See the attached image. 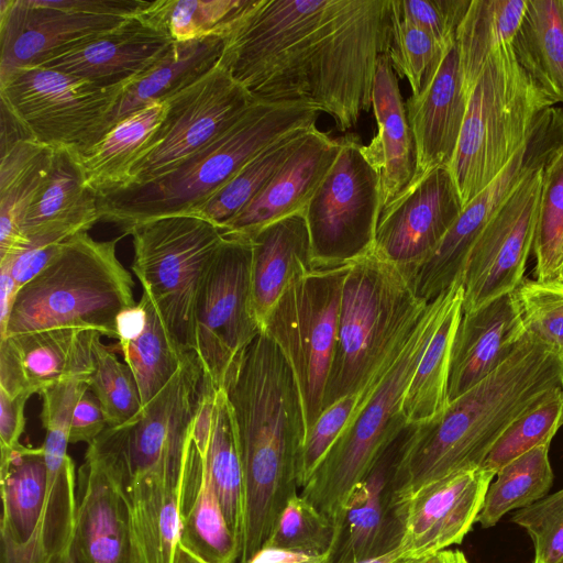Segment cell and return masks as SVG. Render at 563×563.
<instances>
[{"mask_svg": "<svg viewBox=\"0 0 563 563\" xmlns=\"http://www.w3.org/2000/svg\"><path fill=\"white\" fill-rule=\"evenodd\" d=\"M393 0H247L224 26L220 63L264 102H303L339 131L372 108Z\"/></svg>", "mask_w": 563, "mask_h": 563, "instance_id": "cell-1", "label": "cell"}, {"mask_svg": "<svg viewBox=\"0 0 563 563\" xmlns=\"http://www.w3.org/2000/svg\"><path fill=\"white\" fill-rule=\"evenodd\" d=\"M221 387L244 470L241 563L263 548L280 512L297 495L306 421L289 363L263 330L233 360Z\"/></svg>", "mask_w": 563, "mask_h": 563, "instance_id": "cell-2", "label": "cell"}, {"mask_svg": "<svg viewBox=\"0 0 563 563\" xmlns=\"http://www.w3.org/2000/svg\"><path fill=\"white\" fill-rule=\"evenodd\" d=\"M563 387V360L529 334L488 376L417 423L395 477L398 504L453 473L481 467L522 412Z\"/></svg>", "mask_w": 563, "mask_h": 563, "instance_id": "cell-3", "label": "cell"}, {"mask_svg": "<svg viewBox=\"0 0 563 563\" xmlns=\"http://www.w3.org/2000/svg\"><path fill=\"white\" fill-rule=\"evenodd\" d=\"M320 112L303 102L256 100L228 130L168 174L99 196L101 220L126 235L144 222L191 216L268 145L296 130L316 126Z\"/></svg>", "mask_w": 563, "mask_h": 563, "instance_id": "cell-4", "label": "cell"}, {"mask_svg": "<svg viewBox=\"0 0 563 563\" xmlns=\"http://www.w3.org/2000/svg\"><path fill=\"white\" fill-rule=\"evenodd\" d=\"M427 306L410 275L374 252L350 264L321 412L361 393L389 367Z\"/></svg>", "mask_w": 563, "mask_h": 563, "instance_id": "cell-5", "label": "cell"}, {"mask_svg": "<svg viewBox=\"0 0 563 563\" xmlns=\"http://www.w3.org/2000/svg\"><path fill=\"white\" fill-rule=\"evenodd\" d=\"M118 241H98L88 232L66 240L46 267L19 289L0 339L81 328L118 340L120 312L136 305L133 277L117 254Z\"/></svg>", "mask_w": 563, "mask_h": 563, "instance_id": "cell-6", "label": "cell"}, {"mask_svg": "<svg viewBox=\"0 0 563 563\" xmlns=\"http://www.w3.org/2000/svg\"><path fill=\"white\" fill-rule=\"evenodd\" d=\"M463 292L457 279L428 303L406 344L358 405L347 426L317 467L301 496L338 526L353 487L365 476L382 450L408 423L402 401L434 331Z\"/></svg>", "mask_w": 563, "mask_h": 563, "instance_id": "cell-7", "label": "cell"}, {"mask_svg": "<svg viewBox=\"0 0 563 563\" xmlns=\"http://www.w3.org/2000/svg\"><path fill=\"white\" fill-rule=\"evenodd\" d=\"M551 107L519 64L514 43L488 57L468 93L449 167L463 209L501 173Z\"/></svg>", "mask_w": 563, "mask_h": 563, "instance_id": "cell-8", "label": "cell"}, {"mask_svg": "<svg viewBox=\"0 0 563 563\" xmlns=\"http://www.w3.org/2000/svg\"><path fill=\"white\" fill-rule=\"evenodd\" d=\"M0 563H55L74 542L73 459L21 444L0 461Z\"/></svg>", "mask_w": 563, "mask_h": 563, "instance_id": "cell-9", "label": "cell"}, {"mask_svg": "<svg viewBox=\"0 0 563 563\" xmlns=\"http://www.w3.org/2000/svg\"><path fill=\"white\" fill-rule=\"evenodd\" d=\"M132 272L178 346L194 351V312L203 275L222 231L195 216L156 219L134 227Z\"/></svg>", "mask_w": 563, "mask_h": 563, "instance_id": "cell-10", "label": "cell"}, {"mask_svg": "<svg viewBox=\"0 0 563 563\" xmlns=\"http://www.w3.org/2000/svg\"><path fill=\"white\" fill-rule=\"evenodd\" d=\"M350 264L314 267L295 275L262 329L278 345L294 373L306 434L322 410L335 347L342 287Z\"/></svg>", "mask_w": 563, "mask_h": 563, "instance_id": "cell-11", "label": "cell"}, {"mask_svg": "<svg viewBox=\"0 0 563 563\" xmlns=\"http://www.w3.org/2000/svg\"><path fill=\"white\" fill-rule=\"evenodd\" d=\"M130 85L103 87L29 66L0 81V101L41 144L81 153L110 130V117Z\"/></svg>", "mask_w": 563, "mask_h": 563, "instance_id": "cell-12", "label": "cell"}, {"mask_svg": "<svg viewBox=\"0 0 563 563\" xmlns=\"http://www.w3.org/2000/svg\"><path fill=\"white\" fill-rule=\"evenodd\" d=\"M360 141L354 133L340 136L338 157L303 213L313 267L350 264L373 252L380 180Z\"/></svg>", "mask_w": 563, "mask_h": 563, "instance_id": "cell-13", "label": "cell"}, {"mask_svg": "<svg viewBox=\"0 0 563 563\" xmlns=\"http://www.w3.org/2000/svg\"><path fill=\"white\" fill-rule=\"evenodd\" d=\"M145 0H0V81L137 16Z\"/></svg>", "mask_w": 563, "mask_h": 563, "instance_id": "cell-14", "label": "cell"}, {"mask_svg": "<svg viewBox=\"0 0 563 563\" xmlns=\"http://www.w3.org/2000/svg\"><path fill=\"white\" fill-rule=\"evenodd\" d=\"M165 101V118L121 189L168 174L228 130L256 99L219 60L205 76Z\"/></svg>", "mask_w": 563, "mask_h": 563, "instance_id": "cell-15", "label": "cell"}, {"mask_svg": "<svg viewBox=\"0 0 563 563\" xmlns=\"http://www.w3.org/2000/svg\"><path fill=\"white\" fill-rule=\"evenodd\" d=\"M251 263V240L223 236L197 295L194 351L219 387L236 355L262 331L252 308Z\"/></svg>", "mask_w": 563, "mask_h": 563, "instance_id": "cell-16", "label": "cell"}, {"mask_svg": "<svg viewBox=\"0 0 563 563\" xmlns=\"http://www.w3.org/2000/svg\"><path fill=\"white\" fill-rule=\"evenodd\" d=\"M545 162L521 178L474 242L461 275L463 313L512 292L525 278Z\"/></svg>", "mask_w": 563, "mask_h": 563, "instance_id": "cell-17", "label": "cell"}, {"mask_svg": "<svg viewBox=\"0 0 563 563\" xmlns=\"http://www.w3.org/2000/svg\"><path fill=\"white\" fill-rule=\"evenodd\" d=\"M416 428L417 423H407L353 487L325 563H361L399 548L402 530L395 477Z\"/></svg>", "mask_w": 563, "mask_h": 563, "instance_id": "cell-18", "label": "cell"}, {"mask_svg": "<svg viewBox=\"0 0 563 563\" xmlns=\"http://www.w3.org/2000/svg\"><path fill=\"white\" fill-rule=\"evenodd\" d=\"M462 211L450 169L437 167L382 210L373 252L412 278Z\"/></svg>", "mask_w": 563, "mask_h": 563, "instance_id": "cell-19", "label": "cell"}, {"mask_svg": "<svg viewBox=\"0 0 563 563\" xmlns=\"http://www.w3.org/2000/svg\"><path fill=\"white\" fill-rule=\"evenodd\" d=\"M496 474L463 470L432 482L398 507L401 559L418 558L460 544L476 522Z\"/></svg>", "mask_w": 563, "mask_h": 563, "instance_id": "cell-20", "label": "cell"}, {"mask_svg": "<svg viewBox=\"0 0 563 563\" xmlns=\"http://www.w3.org/2000/svg\"><path fill=\"white\" fill-rule=\"evenodd\" d=\"M91 444L104 460L125 504L131 563H175L181 533L185 460L129 474L118 468L96 441Z\"/></svg>", "mask_w": 563, "mask_h": 563, "instance_id": "cell-21", "label": "cell"}, {"mask_svg": "<svg viewBox=\"0 0 563 563\" xmlns=\"http://www.w3.org/2000/svg\"><path fill=\"white\" fill-rule=\"evenodd\" d=\"M99 336L90 329L55 328L0 339V390L32 396L67 379H90Z\"/></svg>", "mask_w": 563, "mask_h": 563, "instance_id": "cell-22", "label": "cell"}, {"mask_svg": "<svg viewBox=\"0 0 563 563\" xmlns=\"http://www.w3.org/2000/svg\"><path fill=\"white\" fill-rule=\"evenodd\" d=\"M340 148V137L313 128L263 190L221 229L223 236L251 240L274 222L303 214Z\"/></svg>", "mask_w": 563, "mask_h": 563, "instance_id": "cell-23", "label": "cell"}, {"mask_svg": "<svg viewBox=\"0 0 563 563\" xmlns=\"http://www.w3.org/2000/svg\"><path fill=\"white\" fill-rule=\"evenodd\" d=\"M142 13V12H141ZM141 13L117 29L36 65L98 86L132 84L170 47L173 38Z\"/></svg>", "mask_w": 563, "mask_h": 563, "instance_id": "cell-24", "label": "cell"}, {"mask_svg": "<svg viewBox=\"0 0 563 563\" xmlns=\"http://www.w3.org/2000/svg\"><path fill=\"white\" fill-rule=\"evenodd\" d=\"M526 334L514 291L462 312L451 347L448 404L504 363Z\"/></svg>", "mask_w": 563, "mask_h": 563, "instance_id": "cell-25", "label": "cell"}, {"mask_svg": "<svg viewBox=\"0 0 563 563\" xmlns=\"http://www.w3.org/2000/svg\"><path fill=\"white\" fill-rule=\"evenodd\" d=\"M74 547L81 563H131L126 507L93 444L77 474Z\"/></svg>", "mask_w": 563, "mask_h": 563, "instance_id": "cell-26", "label": "cell"}, {"mask_svg": "<svg viewBox=\"0 0 563 563\" xmlns=\"http://www.w3.org/2000/svg\"><path fill=\"white\" fill-rule=\"evenodd\" d=\"M405 106L417 151L415 180L437 167L449 168L467 107L456 41L429 84Z\"/></svg>", "mask_w": 563, "mask_h": 563, "instance_id": "cell-27", "label": "cell"}, {"mask_svg": "<svg viewBox=\"0 0 563 563\" xmlns=\"http://www.w3.org/2000/svg\"><path fill=\"white\" fill-rule=\"evenodd\" d=\"M372 109L377 134L363 145V153L379 175L383 210L409 187L417 174L415 137L388 54L377 62Z\"/></svg>", "mask_w": 563, "mask_h": 563, "instance_id": "cell-28", "label": "cell"}, {"mask_svg": "<svg viewBox=\"0 0 563 563\" xmlns=\"http://www.w3.org/2000/svg\"><path fill=\"white\" fill-rule=\"evenodd\" d=\"M98 200L75 154L55 150L48 180L26 210L21 232L27 244L63 243L101 220Z\"/></svg>", "mask_w": 563, "mask_h": 563, "instance_id": "cell-29", "label": "cell"}, {"mask_svg": "<svg viewBox=\"0 0 563 563\" xmlns=\"http://www.w3.org/2000/svg\"><path fill=\"white\" fill-rule=\"evenodd\" d=\"M194 430L199 438L229 528L240 552L245 522V479L227 395L205 374Z\"/></svg>", "mask_w": 563, "mask_h": 563, "instance_id": "cell-30", "label": "cell"}, {"mask_svg": "<svg viewBox=\"0 0 563 563\" xmlns=\"http://www.w3.org/2000/svg\"><path fill=\"white\" fill-rule=\"evenodd\" d=\"M180 520L184 545L208 563H238L240 548L227 522L194 427L185 456Z\"/></svg>", "mask_w": 563, "mask_h": 563, "instance_id": "cell-31", "label": "cell"}, {"mask_svg": "<svg viewBox=\"0 0 563 563\" xmlns=\"http://www.w3.org/2000/svg\"><path fill=\"white\" fill-rule=\"evenodd\" d=\"M251 241L252 308L263 329L290 279L314 267L303 214L274 222L258 231Z\"/></svg>", "mask_w": 563, "mask_h": 563, "instance_id": "cell-32", "label": "cell"}, {"mask_svg": "<svg viewBox=\"0 0 563 563\" xmlns=\"http://www.w3.org/2000/svg\"><path fill=\"white\" fill-rule=\"evenodd\" d=\"M55 150L33 136L0 147V258L27 244L21 223L48 180Z\"/></svg>", "mask_w": 563, "mask_h": 563, "instance_id": "cell-33", "label": "cell"}, {"mask_svg": "<svg viewBox=\"0 0 563 563\" xmlns=\"http://www.w3.org/2000/svg\"><path fill=\"white\" fill-rule=\"evenodd\" d=\"M166 101H153L117 122L96 144L74 153L86 184L99 196L121 189L163 122Z\"/></svg>", "mask_w": 563, "mask_h": 563, "instance_id": "cell-34", "label": "cell"}, {"mask_svg": "<svg viewBox=\"0 0 563 563\" xmlns=\"http://www.w3.org/2000/svg\"><path fill=\"white\" fill-rule=\"evenodd\" d=\"M221 36L173 42L167 52L125 90L110 117V129L153 101H165L210 71L220 60Z\"/></svg>", "mask_w": 563, "mask_h": 563, "instance_id": "cell-35", "label": "cell"}, {"mask_svg": "<svg viewBox=\"0 0 563 563\" xmlns=\"http://www.w3.org/2000/svg\"><path fill=\"white\" fill-rule=\"evenodd\" d=\"M514 49L542 93L563 106V0H528Z\"/></svg>", "mask_w": 563, "mask_h": 563, "instance_id": "cell-36", "label": "cell"}, {"mask_svg": "<svg viewBox=\"0 0 563 563\" xmlns=\"http://www.w3.org/2000/svg\"><path fill=\"white\" fill-rule=\"evenodd\" d=\"M526 7L525 0H472L456 32L466 97L488 57L500 46L514 43Z\"/></svg>", "mask_w": 563, "mask_h": 563, "instance_id": "cell-37", "label": "cell"}, {"mask_svg": "<svg viewBox=\"0 0 563 563\" xmlns=\"http://www.w3.org/2000/svg\"><path fill=\"white\" fill-rule=\"evenodd\" d=\"M316 126L296 130L268 145L242 166L191 216L210 221L221 230L263 190Z\"/></svg>", "mask_w": 563, "mask_h": 563, "instance_id": "cell-38", "label": "cell"}, {"mask_svg": "<svg viewBox=\"0 0 563 563\" xmlns=\"http://www.w3.org/2000/svg\"><path fill=\"white\" fill-rule=\"evenodd\" d=\"M462 302L463 292L441 320L410 379L402 401L408 423L429 421L448 406L450 355Z\"/></svg>", "mask_w": 563, "mask_h": 563, "instance_id": "cell-39", "label": "cell"}, {"mask_svg": "<svg viewBox=\"0 0 563 563\" xmlns=\"http://www.w3.org/2000/svg\"><path fill=\"white\" fill-rule=\"evenodd\" d=\"M549 446L533 448L498 470L476 519L482 528H492L509 511L530 506L548 495L554 479Z\"/></svg>", "mask_w": 563, "mask_h": 563, "instance_id": "cell-40", "label": "cell"}, {"mask_svg": "<svg viewBox=\"0 0 563 563\" xmlns=\"http://www.w3.org/2000/svg\"><path fill=\"white\" fill-rule=\"evenodd\" d=\"M140 300L146 312L144 329L119 349L135 378L143 407L170 380L187 352L175 342L151 298L143 292Z\"/></svg>", "mask_w": 563, "mask_h": 563, "instance_id": "cell-41", "label": "cell"}, {"mask_svg": "<svg viewBox=\"0 0 563 563\" xmlns=\"http://www.w3.org/2000/svg\"><path fill=\"white\" fill-rule=\"evenodd\" d=\"M532 251L536 279L560 280L563 264V144L550 155L543 167Z\"/></svg>", "mask_w": 563, "mask_h": 563, "instance_id": "cell-42", "label": "cell"}, {"mask_svg": "<svg viewBox=\"0 0 563 563\" xmlns=\"http://www.w3.org/2000/svg\"><path fill=\"white\" fill-rule=\"evenodd\" d=\"M247 0H154L141 15L175 42L220 36Z\"/></svg>", "mask_w": 563, "mask_h": 563, "instance_id": "cell-43", "label": "cell"}, {"mask_svg": "<svg viewBox=\"0 0 563 563\" xmlns=\"http://www.w3.org/2000/svg\"><path fill=\"white\" fill-rule=\"evenodd\" d=\"M563 424V387L515 419L496 441L482 468L496 474L504 465L540 445H550Z\"/></svg>", "mask_w": 563, "mask_h": 563, "instance_id": "cell-44", "label": "cell"}, {"mask_svg": "<svg viewBox=\"0 0 563 563\" xmlns=\"http://www.w3.org/2000/svg\"><path fill=\"white\" fill-rule=\"evenodd\" d=\"M99 336L93 346L95 371L89 389L100 402L108 427H118L133 418L142 401L131 368L109 350Z\"/></svg>", "mask_w": 563, "mask_h": 563, "instance_id": "cell-45", "label": "cell"}, {"mask_svg": "<svg viewBox=\"0 0 563 563\" xmlns=\"http://www.w3.org/2000/svg\"><path fill=\"white\" fill-rule=\"evenodd\" d=\"M334 540V526L301 495L292 496L280 512L264 547L311 556L328 554Z\"/></svg>", "mask_w": 563, "mask_h": 563, "instance_id": "cell-46", "label": "cell"}, {"mask_svg": "<svg viewBox=\"0 0 563 563\" xmlns=\"http://www.w3.org/2000/svg\"><path fill=\"white\" fill-rule=\"evenodd\" d=\"M514 294L527 334L563 360V282L523 278Z\"/></svg>", "mask_w": 563, "mask_h": 563, "instance_id": "cell-47", "label": "cell"}, {"mask_svg": "<svg viewBox=\"0 0 563 563\" xmlns=\"http://www.w3.org/2000/svg\"><path fill=\"white\" fill-rule=\"evenodd\" d=\"M448 49L423 30L400 19L394 11L388 57L396 75L409 81L412 95L419 93L429 84Z\"/></svg>", "mask_w": 563, "mask_h": 563, "instance_id": "cell-48", "label": "cell"}, {"mask_svg": "<svg viewBox=\"0 0 563 563\" xmlns=\"http://www.w3.org/2000/svg\"><path fill=\"white\" fill-rule=\"evenodd\" d=\"M510 520L531 538L533 563H556L563 558V488L517 510Z\"/></svg>", "mask_w": 563, "mask_h": 563, "instance_id": "cell-49", "label": "cell"}, {"mask_svg": "<svg viewBox=\"0 0 563 563\" xmlns=\"http://www.w3.org/2000/svg\"><path fill=\"white\" fill-rule=\"evenodd\" d=\"M366 396L365 390L347 395L320 413L303 441L298 472L300 488L308 483Z\"/></svg>", "mask_w": 563, "mask_h": 563, "instance_id": "cell-50", "label": "cell"}, {"mask_svg": "<svg viewBox=\"0 0 563 563\" xmlns=\"http://www.w3.org/2000/svg\"><path fill=\"white\" fill-rule=\"evenodd\" d=\"M472 0H393L396 14L432 36L445 49L456 41Z\"/></svg>", "mask_w": 563, "mask_h": 563, "instance_id": "cell-51", "label": "cell"}, {"mask_svg": "<svg viewBox=\"0 0 563 563\" xmlns=\"http://www.w3.org/2000/svg\"><path fill=\"white\" fill-rule=\"evenodd\" d=\"M29 394L9 397L0 390V461L5 460L20 443L25 428Z\"/></svg>", "mask_w": 563, "mask_h": 563, "instance_id": "cell-52", "label": "cell"}, {"mask_svg": "<svg viewBox=\"0 0 563 563\" xmlns=\"http://www.w3.org/2000/svg\"><path fill=\"white\" fill-rule=\"evenodd\" d=\"M107 420L100 402L88 389L78 400L71 417L69 444H91L106 429Z\"/></svg>", "mask_w": 563, "mask_h": 563, "instance_id": "cell-53", "label": "cell"}, {"mask_svg": "<svg viewBox=\"0 0 563 563\" xmlns=\"http://www.w3.org/2000/svg\"><path fill=\"white\" fill-rule=\"evenodd\" d=\"M145 320L146 312L141 300L120 312L117 320L118 345L122 346L137 338L144 329Z\"/></svg>", "mask_w": 563, "mask_h": 563, "instance_id": "cell-54", "label": "cell"}, {"mask_svg": "<svg viewBox=\"0 0 563 563\" xmlns=\"http://www.w3.org/2000/svg\"><path fill=\"white\" fill-rule=\"evenodd\" d=\"M8 261H0V338L5 333L8 320L19 291Z\"/></svg>", "mask_w": 563, "mask_h": 563, "instance_id": "cell-55", "label": "cell"}, {"mask_svg": "<svg viewBox=\"0 0 563 563\" xmlns=\"http://www.w3.org/2000/svg\"><path fill=\"white\" fill-rule=\"evenodd\" d=\"M327 554L311 556L299 552L264 547L241 563H325Z\"/></svg>", "mask_w": 563, "mask_h": 563, "instance_id": "cell-56", "label": "cell"}, {"mask_svg": "<svg viewBox=\"0 0 563 563\" xmlns=\"http://www.w3.org/2000/svg\"><path fill=\"white\" fill-rule=\"evenodd\" d=\"M397 563H470L465 554L460 550H442L432 554L406 558Z\"/></svg>", "mask_w": 563, "mask_h": 563, "instance_id": "cell-57", "label": "cell"}, {"mask_svg": "<svg viewBox=\"0 0 563 563\" xmlns=\"http://www.w3.org/2000/svg\"><path fill=\"white\" fill-rule=\"evenodd\" d=\"M175 563H208L194 551L179 542L178 553Z\"/></svg>", "mask_w": 563, "mask_h": 563, "instance_id": "cell-58", "label": "cell"}, {"mask_svg": "<svg viewBox=\"0 0 563 563\" xmlns=\"http://www.w3.org/2000/svg\"><path fill=\"white\" fill-rule=\"evenodd\" d=\"M399 560H401V552L400 549L397 548L385 555L369 559L361 563H397Z\"/></svg>", "mask_w": 563, "mask_h": 563, "instance_id": "cell-59", "label": "cell"}, {"mask_svg": "<svg viewBox=\"0 0 563 563\" xmlns=\"http://www.w3.org/2000/svg\"><path fill=\"white\" fill-rule=\"evenodd\" d=\"M55 563H81L79 560L74 542L73 544L55 561Z\"/></svg>", "mask_w": 563, "mask_h": 563, "instance_id": "cell-60", "label": "cell"}, {"mask_svg": "<svg viewBox=\"0 0 563 563\" xmlns=\"http://www.w3.org/2000/svg\"><path fill=\"white\" fill-rule=\"evenodd\" d=\"M560 280H561V282H563V264H562V269H561Z\"/></svg>", "mask_w": 563, "mask_h": 563, "instance_id": "cell-61", "label": "cell"}, {"mask_svg": "<svg viewBox=\"0 0 563 563\" xmlns=\"http://www.w3.org/2000/svg\"><path fill=\"white\" fill-rule=\"evenodd\" d=\"M556 563H563V558L561 560H559Z\"/></svg>", "mask_w": 563, "mask_h": 563, "instance_id": "cell-62", "label": "cell"}]
</instances>
